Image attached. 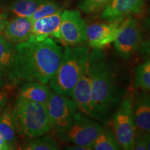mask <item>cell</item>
<instances>
[{"label":"cell","mask_w":150,"mask_h":150,"mask_svg":"<svg viewBox=\"0 0 150 150\" xmlns=\"http://www.w3.org/2000/svg\"><path fill=\"white\" fill-rule=\"evenodd\" d=\"M63 52L53 39L30 38L16 46V55L10 79L15 83L40 82L47 83L54 76L61 63Z\"/></svg>","instance_id":"6da1fadb"},{"label":"cell","mask_w":150,"mask_h":150,"mask_svg":"<svg viewBox=\"0 0 150 150\" xmlns=\"http://www.w3.org/2000/svg\"><path fill=\"white\" fill-rule=\"evenodd\" d=\"M88 65L97 120L106 124L120 97L115 76L102 49H93L90 52Z\"/></svg>","instance_id":"7a4b0ae2"},{"label":"cell","mask_w":150,"mask_h":150,"mask_svg":"<svg viewBox=\"0 0 150 150\" xmlns=\"http://www.w3.org/2000/svg\"><path fill=\"white\" fill-rule=\"evenodd\" d=\"M86 46H66L61 63L50 79L52 89L56 94L71 97L89 58Z\"/></svg>","instance_id":"3957f363"},{"label":"cell","mask_w":150,"mask_h":150,"mask_svg":"<svg viewBox=\"0 0 150 150\" xmlns=\"http://www.w3.org/2000/svg\"><path fill=\"white\" fill-rule=\"evenodd\" d=\"M12 114L18 134L24 138L45 136L51 131L46 104L18 98Z\"/></svg>","instance_id":"277c9868"},{"label":"cell","mask_w":150,"mask_h":150,"mask_svg":"<svg viewBox=\"0 0 150 150\" xmlns=\"http://www.w3.org/2000/svg\"><path fill=\"white\" fill-rule=\"evenodd\" d=\"M102 127L95 119L76 112L68 129L56 135L61 140L70 145L93 149V145Z\"/></svg>","instance_id":"5b68a950"},{"label":"cell","mask_w":150,"mask_h":150,"mask_svg":"<svg viewBox=\"0 0 150 150\" xmlns=\"http://www.w3.org/2000/svg\"><path fill=\"white\" fill-rule=\"evenodd\" d=\"M112 131L122 148L132 150L136 129L133 113V99L131 96L121 102L112 120Z\"/></svg>","instance_id":"8992f818"},{"label":"cell","mask_w":150,"mask_h":150,"mask_svg":"<svg viewBox=\"0 0 150 150\" xmlns=\"http://www.w3.org/2000/svg\"><path fill=\"white\" fill-rule=\"evenodd\" d=\"M51 131L56 135L68 129L77 112V106L72 98L52 92L46 104Z\"/></svg>","instance_id":"52a82bcc"},{"label":"cell","mask_w":150,"mask_h":150,"mask_svg":"<svg viewBox=\"0 0 150 150\" xmlns=\"http://www.w3.org/2000/svg\"><path fill=\"white\" fill-rule=\"evenodd\" d=\"M142 39L139 23L136 19L129 16L122 20L114 46L122 59L128 60L140 49Z\"/></svg>","instance_id":"ba28073f"},{"label":"cell","mask_w":150,"mask_h":150,"mask_svg":"<svg viewBox=\"0 0 150 150\" xmlns=\"http://www.w3.org/2000/svg\"><path fill=\"white\" fill-rule=\"evenodd\" d=\"M86 25L77 10H65L61 13L59 40L66 46H76L86 42Z\"/></svg>","instance_id":"9c48e42d"},{"label":"cell","mask_w":150,"mask_h":150,"mask_svg":"<svg viewBox=\"0 0 150 150\" xmlns=\"http://www.w3.org/2000/svg\"><path fill=\"white\" fill-rule=\"evenodd\" d=\"M71 97L76 104L78 110L81 113L97 120L93 104L91 76L88 61L73 90Z\"/></svg>","instance_id":"30bf717a"},{"label":"cell","mask_w":150,"mask_h":150,"mask_svg":"<svg viewBox=\"0 0 150 150\" xmlns=\"http://www.w3.org/2000/svg\"><path fill=\"white\" fill-rule=\"evenodd\" d=\"M122 20L95 23L87 26L86 37L88 45L93 49H102L114 42Z\"/></svg>","instance_id":"8fae6325"},{"label":"cell","mask_w":150,"mask_h":150,"mask_svg":"<svg viewBox=\"0 0 150 150\" xmlns=\"http://www.w3.org/2000/svg\"><path fill=\"white\" fill-rule=\"evenodd\" d=\"M144 0H111L102 13V18L107 22L123 20L131 14L143 11Z\"/></svg>","instance_id":"7c38bea8"},{"label":"cell","mask_w":150,"mask_h":150,"mask_svg":"<svg viewBox=\"0 0 150 150\" xmlns=\"http://www.w3.org/2000/svg\"><path fill=\"white\" fill-rule=\"evenodd\" d=\"M32 25L33 22L29 18L16 16L8 20L0 34L9 42L18 45L30 38Z\"/></svg>","instance_id":"4fadbf2b"},{"label":"cell","mask_w":150,"mask_h":150,"mask_svg":"<svg viewBox=\"0 0 150 150\" xmlns=\"http://www.w3.org/2000/svg\"><path fill=\"white\" fill-rule=\"evenodd\" d=\"M133 113L137 131L150 133V93L138 92L133 101Z\"/></svg>","instance_id":"5bb4252c"},{"label":"cell","mask_w":150,"mask_h":150,"mask_svg":"<svg viewBox=\"0 0 150 150\" xmlns=\"http://www.w3.org/2000/svg\"><path fill=\"white\" fill-rule=\"evenodd\" d=\"M61 13L62 11H58L55 13L43 17L33 22L30 38L36 40H43L49 36L59 38Z\"/></svg>","instance_id":"9a60e30c"},{"label":"cell","mask_w":150,"mask_h":150,"mask_svg":"<svg viewBox=\"0 0 150 150\" xmlns=\"http://www.w3.org/2000/svg\"><path fill=\"white\" fill-rule=\"evenodd\" d=\"M52 92L45 83L27 82L19 91L18 98L46 104Z\"/></svg>","instance_id":"2e32d148"},{"label":"cell","mask_w":150,"mask_h":150,"mask_svg":"<svg viewBox=\"0 0 150 150\" xmlns=\"http://www.w3.org/2000/svg\"><path fill=\"white\" fill-rule=\"evenodd\" d=\"M0 134L10 146L11 149H15L17 144L18 132L11 106L4 108L0 113Z\"/></svg>","instance_id":"e0dca14e"},{"label":"cell","mask_w":150,"mask_h":150,"mask_svg":"<svg viewBox=\"0 0 150 150\" xmlns=\"http://www.w3.org/2000/svg\"><path fill=\"white\" fill-rule=\"evenodd\" d=\"M16 46L0 34V72L3 74L9 73L11 70L16 55Z\"/></svg>","instance_id":"ac0fdd59"},{"label":"cell","mask_w":150,"mask_h":150,"mask_svg":"<svg viewBox=\"0 0 150 150\" xmlns=\"http://www.w3.org/2000/svg\"><path fill=\"white\" fill-rule=\"evenodd\" d=\"M95 150L122 149L113 131L108 127L102 128L93 145Z\"/></svg>","instance_id":"d6986e66"},{"label":"cell","mask_w":150,"mask_h":150,"mask_svg":"<svg viewBox=\"0 0 150 150\" xmlns=\"http://www.w3.org/2000/svg\"><path fill=\"white\" fill-rule=\"evenodd\" d=\"M46 0H16L11 6V11L18 17L30 18Z\"/></svg>","instance_id":"ffe728a7"},{"label":"cell","mask_w":150,"mask_h":150,"mask_svg":"<svg viewBox=\"0 0 150 150\" xmlns=\"http://www.w3.org/2000/svg\"><path fill=\"white\" fill-rule=\"evenodd\" d=\"M22 149L26 150H58L60 145L58 142L50 136H39L30 138L21 146Z\"/></svg>","instance_id":"44dd1931"},{"label":"cell","mask_w":150,"mask_h":150,"mask_svg":"<svg viewBox=\"0 0 150 150\" xmlns=\"http://www.w3.org/2000/svg\"><path fill=\"white\" fill-rule=\"evenodd\" d=\"M134 74L136 87L150 93V58L136 67Z\"/></svg>","instance_id":"7402d4cb"},{"label":"cell","mask_w":150,"mask_h":150,"mask_svg":"<svg viewBox=\"0 0 150 150\" xmlns=\"http://www.w3.org/2000/svg\"><path fill=\"white\" fill-rule=\"evenodd\" d=\"M60 11H62V8L57 3L52 0H46L38 8L34 13L29 18L33 22L38 19L50 16Z\"/></svg>","instance_id":"603a6c76"},{"label":"cell","mask_w":150,"mask_h":150,"mask_svg":"<svg viewBox=\"0 0 150 150\" xmlns=\"http://www.w3.org/2000/svg\"><path fill=\"white\" fill-rule=\"evenodd\" d=\"M111 0H81L79 8L86 14H93L103 11Z\"/></svg>","instance_id":"cb8c5ba5"},{"label":"cell","mask_w":150,"mask_h":150,"mask_svg":"<svg viewBox=\"0 0 150 150\" xmlns=\"http://www.w3.org/2000/svg\"><path fill=\"white\" fill-rule=\"evenodd\" d=\"M147 134L146 133L137 131L135 136L134 143L133 149L135 150H147Z\"/></svg>","instance_id":"d4e9b609"},{"label":"cell","mask_w":150,"mask_h":150,"mask_svg":"<svg viewBox=\"0 0 150 150\" xmlns=\"http://www.w3.org/2000/svg\"><path fill=\"white\" fill-rule=\"evenodd\" d=\"M8 101V95L6 91L0 89V113L2 112Z\"/></svg>","instance_id":"484cf974"},{"label":"cell","mask_w":150,"mask_h":150,"mask_svg":"<svg viewBox=\"0 0 150 150\" xmlns=\"http://www.w3.org/2000/svg\"><path fill=\"white\" fill-rule=\"evenodd\" d=\"M140 52L150 57V40L142 42L140 45Z\"/></svg>","instance_id":"4316f807"},{"label":"cell","mask_w":150,"mask_h":150,"mask_svg":"<svg viewBox=\"0 0 150 150\" xmlns=\"http://www.w3.org/2000/svg\"><path fill=\"white\" fill-rule=\"evenodd\" d=\"M8 21V14L0 12V33L1 32Z\"/></svg>","instance_id":"83f0119b"},{"label":"cell","mask_w":150,"mask_h":150,"mask_svg":"<svg viewBox=\"0 0 150 150\" xmlns=\"http://www.w3.org/2000/svg\"><path fill=\"white\" fill-rule=\"evenodd\" d=\"M11 149L10 146H9L7 142L5 141L3 137L0 134V150H8Z\"/></svg>","instance_id":"f1b7e54d"},{"label":"cell","mask_w":150,"mask_h":150,"mask_svg":"<svg viewBox=\"0 0 150 150\" xmlns=\"http://www.w3.org/2000/svg\"><path fill=\"white\" fill-rule=\"evenodd\" d=\"M147 147L148 149H150V133L147 134Z\"/></svg>","instance_id":"f546056e"},{"label":"cell","mask_w":150,"mask_h":150,"mask_svg":"<svg viewBox=\"0 0 150 150\" xmlns=\"http://www.w3.org/2000/svg\"><path fill=\"white\" fill-rule=\"evenodd\" d=\"M2 75H3V73L0 72V83H1V79H2Z\"/></svg>","instance_id":"4dcf8cb0"},{"label":"cell","mask_w":150,"mask_h":150,"mask_svg":"<svg viewBox=\"0 0 150 150\" xmlns=\"http://www.w3.org/2000/svg\"><path fill=\"white\" fill-rule=\"evenodd\" d=\"M147 25H149V30H150V19H148V20H147Z\"/></svg>","instance_id":"1f68e13d"}]
</instances>
